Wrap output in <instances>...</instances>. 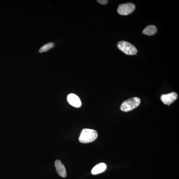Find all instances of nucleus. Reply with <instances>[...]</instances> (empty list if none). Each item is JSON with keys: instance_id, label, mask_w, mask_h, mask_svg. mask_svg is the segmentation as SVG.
<instances>
[{"instance_id": "obj_1", "label": "nucleus", "mask_w": 179, "mask_h": 179, "mask_svg": "<svg viewBox=\"0 0 179 179\" xmlns=\"http://www.w3.org/2000/svg\"><path fill=\"white\" fill-rule=\"evenodd\" d=\"M98 135V133L95 130L84 129L81 131L79 141L81 143H83L92 142L96 140Z\"/></svg>"}, {"instance_id": "obj_2", "label": "nucleus", "mask_w": 179, "mask_h": 179, "mask_svg": "<svg viewBox=\"0 0 179 179\" xmlns=\"http://www.w3.org/2000/svg\"><path fill=\"white\" fill-rule=\"evenodd\" d=\"M140 102V99L138 97L130 98L124 101L120 106V109L125 112L130 111L138 107Z\"/></svg>"}, {"instance_id": "obj_3", "label": "nucleus", "mask_w": 179, "mask_h": 179, "mask_svg": "<svg viewBox=\"0 0 179 179\" xmlns=\"http://www.w3.org/2000/svg\"><path fill=\"white\" fill-rule=\"evenodd\" d=\"M117 46L119 50L126 54L134 55L136 54L137 52V50L135 46L127 41L119 42Z\"/></svg>"}, {"instance_id": "obj_4", "label": "nucleus", "mask_w": 179, "mask_h": 179, "mask_svg": "<svg viewBox=\"0 0 179 179\" xmlns=\"http://www.w3.org/2000/svg\"><path fill=\"white\" fill-rule=\"evenodd\" d=\"M135 7L134 4L131 3L122 4L118 6L117 11L120 15H127L133 12Z\"/></svg>"}, {"instance_id": "obj_5", "label": "nucleus", "mask_w": 179, "mask_h": 179, "mask_svg": "<svg viewBox=\"0 0 179 179\" xmlns=\"http://www.w3.org/2000/svg\"><path fill=\"white\" fill-rule=\"evenodd\" d=\"M178 97L177 94L174 92L166 94H163L161 97V99L166 105L169 106L176 100Z\"/></svg>"}, {"instance_id": "obj_6", "label": "nucleus", "mask_w": 179, "mask_h": 179, "mask_svg": "<svg viewBox=\"0 0 179 179\" xmlns=\"http://www.w3.org/2000/svg\"><path fill=\"white\" fill-rule=\"evenodd\" d=\"M67 99L68 103L73 107L76 108L81 107V102L80 99L76 95L72 93L68 95Z\"/></svg>"}, {"instance_id": "obj_7", "label": "nucleus", "mask_w": 179, "mask_h": 179, "mask_svg": "<svg viewBox=\"0 0 179 179\" xmlns=\"http://www.w3.org/2000/svg\"><path fill=\"white\" fill-rule=\"evenodd\" d=\"M55 167L57 173L59 175L63 178H65L66 176V172L65 166L61 163V161L59 160H57L55 163Z\"/></svg>"}, {"instance_id": "obj_8", "label": "nucleus", "mask_w": 179, "mask_h": 179, "mask_svg": "<svg viewBox=\"0 0 179 179\" xmlns=\"http://www.w3.org/2000/svg\"><path fill=\"white\" fill-rule=\"evenodd\" d=\"M107 168V165L105 163H101L97 165L94 167L92 170V174H100L105 171Z\"/></svg>"}, {"instance_id": "obj_9", "label": "nucleus", "mask_w": 179, "mask_h": 179, "mask_svg": "<svg viewBox=\"0 0 179 179\" xmlns=\"http://www.w3.org/2000/svg\"><path fill=\"white\" fill-rule=\"evenodd\" d=\"M157 31L156 27L153 25H150L147 27L142 31L143 34L148 36H152L155 34Z\"/></svg>"}, {"instance_id": "obj_10", "label": "nucleus", "mask_w": 179, "mask_h": 179, "mask_svg": "<svg viewBox=\"0 0 179 179\" xmlns=\"http://www.w3.org/2000/svg\"><path fill=\"white\" fill-rule=\"evenodd\" d=\"M54 44L52 43H50L44 45L40 48L39 52L42 53L44 52L48 51V50L51 49L54 46Z\"/></svg>"}, {"instance_id": "obj_11", "label": "nucleus", "mask_w": 179, "mask_h": 179, "mask_svg": "<svg viewBox=\"0 0 179 179\" xmlns=\"http://www.w3.org/2000/svg\"><path fill=\"white\" fill-rule=\"evenodd\" d=\"M97 1L101 4L105 5V4L108 3V1H106V0H98V1Z\"/></svg>"}]
</instances>
